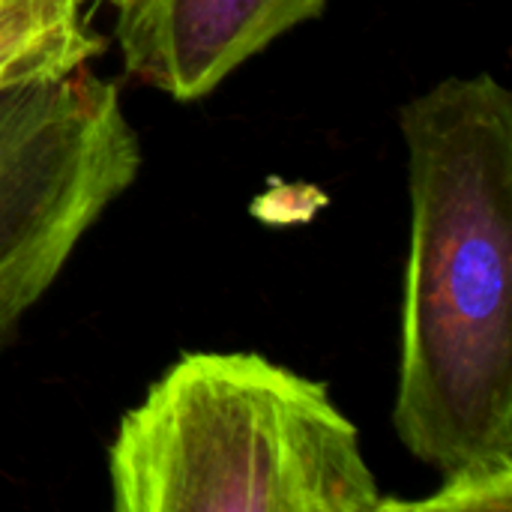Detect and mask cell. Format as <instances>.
I'll use <instances>...</instances> for the list:
<instances>
[{
  "mask_svg": "<svg viewBox=\"0 0 512 512\" xmlns=\"http://www.w3.org/2000/svg\"><path fill=\"white\" fill-rule=\"evenodd\" d=\"M408 258L393 429L432 471L512 468V96L456 75L399 111Z\"/></svg>",
  "mask_w": 512,
  "mask_h": 512,
  "instance_id": "6da1fadb",
  "label": "cell"
},
{
  "mask_svg": "<svg viewBox=\"0 0 512 512\" xmlns=\"http://www.w3.org/2000/svg\"><path fill=\"white\" fill-rule=\"evenodd\" d=\"M324 9L327 0H129L114 33L126 75L195 102Z\"/></svg>",
  "mask_w": 512,
  "mask_h": 512,
  "instance_id": "277c9868",
  "label": "cell"
},
{
  "mask_svg": "<svg viewBox=\"0 0 512 512\" xmlns=\"http://www.w3.org/2000/svg\"><path fill=\"white\" fill-rule=\"evenodd\" d=\"M87 3H90V6H111L114 12H120L129 0H87Z\"/></svg>",
  "mask_w": 512,
  "mask_h": 512,
  "instance_id": "52a82bcc",
  "label": "cell"
},
{
  "mask_svg": "<svg viewBox=\"0 0 512 512\" xmlns=\"http://www.w3.org/2000/svg\"><path fill=\"white\" fill-rule=\"evenodd\" d=\"M117 512H378L357 426L327 387L252 351H192L108 444Z\"/></svg>",
  "mask_w": 512,
  "mask_h": 512,
  "instance_id": "7a4b0ae2",
  "label": "cell"
},
{
  "mask_svg": "<svg viewBox=\"0 0 512 512\" xmlns=\"http://www.w3.org/2000/svg\"><path fill=\"white\" fill-rule=\"evenodd\" d=\"M441 510V512H510L512 468H480L444 474V486L426 501H384L381 510Z\"/></svg>",
  "mask_w": 512,
  "mask_h": 512,
  "instance_id": "8992f818",
  "label": "cell"
},
{
  "mask_svg": "<svg viewBox=\"0 0 512 512\" xmlns=\"http://www.w3.org/2000/svg\"><path fill=\"white\" fill-rule=\"evenodd\" d=\"M138 171L120 90L90 63L0 99V354Z\"/></svg>",
  "mask_w": 512,
  "mask_h": 512,
  "instance_id": "3957f363",
  "label": "cell"
},
{
  "mask_svg": "<svg viewBox=\"0 0 512 512\" xmlns=\"http://www.w3.org/2000/svg\"><path fill=\"white\" fill-rule=\"evenodd\" d=\"M87 0H0V99L87 66L102 48Z\"/></svg>",
  "mask_w": 512,
  "mask_h": 512,
  "instance_id": "5b68a950",
  "label": "cell"
}]
</instances>
